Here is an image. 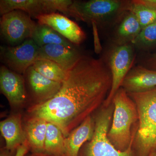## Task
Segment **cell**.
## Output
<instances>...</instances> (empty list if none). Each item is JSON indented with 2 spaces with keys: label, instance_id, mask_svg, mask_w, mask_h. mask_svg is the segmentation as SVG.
Masks as SVG:
<instances>
[{
  "label": "cell",
  "instance_id": "1",
  "mask_svg": "<svg viewBox=\"0 0 156 156\" xmlns=\"http://www.w3.org/2000/svg\"><path fill=\"white\" fill-rule=\"evenodd\" d=\"M109 68L102 59L83 55L68 72L59 92L44 103L27 109L60 128L65 137L103 105L112 86Z\"/></svg>",
  "mask_w": 156,
  "mask_h": 156
},
{
  "label": "cell",
  "instance_id": "2",
  "mask_svg": "<svg viewBox=\"0 0 156 156\" xmlns=\"http://www.w3.org/2000/svg\"><path fill=\"white\" fill-rule=\"evenodd\" d=\"M112 103L114 109L108 138L118 150L124 151L134 142L138 128V112L134 101L122 87Z\"/></svg>",
  "mask_w": 156,
  "mask_h": 156
},
{
  "label": "cell",
  "instance_id": "3",
  "mask_svg": "<svg viewBox=\"0 0 156 156\" xmlns=\"http://www.w3.org/2000/svg\"><path fill=\"white\" fill-rule=\"evenodd\" d=\"M128 93L136 104L139 118L133 149L137 156H149L156 150V87Z\"/></svg>",
  "mask_w": 156,
  "mask_h": 156
},
{
  "label": "cell",
  "instance_id": "4",
  "mask_svg": "<svg viewBox=\"0 0 156 156\" xmlns=\"http://www.w3.org/2000/svg\"><path fill=\"white\" fill-rule=\"evenodd\" d=\"M130 1L120 0L73 1L68 17L89 24L104 27L121 19L128 11Z\"/></svg>",
  "mask_w": 156,
  "mask_h": 156
},
{
  "label": "cell",
  "instance_id": "5",
  "mask_svg": "<svg viewBox=\"0 0 156 156\" xmlns=\"http://www.w3.org/2000/svg\"><path fill=\"white\" fill-rule=\"evenodd\" d=\"M114 106L112 103L101 106L94 117L95 128L92 139L83 146L79 156H137L131 144L124 151L118 150L108 138L111 125Z\"/></svg>",
  "mask_w": 156,
  "mask_h": 156
},
{
  "label": "cell",
  "instance_id": "6",
  "mask_svg": "<svg viewBox=\"0 0 156 156\" xmlns=\"http://www.w3.org/2000/svg\"><path fill=\"white\" fill-rule=\"evenodd\" d=\"M37 24L24 11H11L1 17V37L10 46H17L27 39L32 38Z\"/></svg>",
  "mask_w": 156,
  "mask_h": 156
},
{
  "label": "cell",
  "instance_id": "7",
  "mask_svg": "<svg viewBox=\"0 0 156 156\" xmlns=\"http://www.w3.org/2000/svg\"><path fill=\"white\" fill-rule=\"evenodd\" d=\"M71 0H1L0 14L2 15L14 10H20L31 18L59 11L68 17Z\"/></svg>",
  "mask_w": 156,
  "mask_h": 156
},
{
  "label": "cell",
  "instance_id": "8",
  "mask_svg": "<svg viewBox=\"0 0 156 156\" xmlns=\"http://www.w3.org/2000/svg\"><path fill=\"white\" fill-rule=\"evenodd\" d=\"M134 58V48L131 44L116 46L112 50L108 61L112 75L111 88L103 106L107 107L112 103L115 94L131 69Z\"/></svg>",
  "mask_w": 156,
  "mask_h": 156
},
{
  "label": "cell",
  "instance_id": "9",
  "mask_svg": "<svg viewBox=\"0 0 156 156\" xmlns=\"http://www.w3.org/2000/svg\"><path fill=\"white\" fill-rule=\"evenodd\" d=\"M40 47L32 39L16 46L1 47V60L13 71L23 75L37 60Z\"/></svg>",
  "mask_w": 156,
  "mask_h": 156
},
{
  "label": "cell",
  "instance_id": "10",
  "mask_svg": "<svg viewBox=\"0 0 156 156\" xmlns=\"http://www.w3.org/2000/svg\"><path fill=\"white\" fill-rule=\"evenodd\" d=\"M0 89L12 106H22L28 98L24 76L4 65L0 68Z\"/></svg>",
  "mask_w": 156,
  "mask_h": 156
},
{
  "label": "cell",
  "instance_id": "11",
  "mask_svg": "<svg viewBox=\"0 0 156 156\" xmlns=\"http://www.w3.org/2000/svg\"><path fill=\"white\" fill-rule=\"evenodd\" d=\"M30 97L34 104L44 103L53 98L59 92L62 83L51 80L39 73L32 66L23 75Z\"/></svg>",
  "mask_w": 156,
  "mask_h": 156
},
{
  "label": "cell",
  "instance_id": "12",
  "mask_svg": "<svg viewBox=\"0 0 156 156\" xmlns=\"http://www.w3.org/2000/svg\"><path fill=\"white\" fill-rule=\"evenodd\" d=\"M36 19L38 23L49 26L76 46L86 39V34L77 23L63 14L56 12L41 15Z\"/></svg>",
  "mask_w": 156,
  "mask_h": 156
},
{
  "label": "cell",
  "instance_id": "13",
  "mask_svg": "<svg viewBox=\"0 0 156 156\" xmlns=\"http://www.w3.org/2000/svg\"><path fill=\"white\" fill-rule=\"evenodd\" d=\"M83 55L78 48H69L61 45H47L39 48L37 60L48 59L54 62L68 72Z\"/></svg>",
  "mask_w": 156,
  "mask_h": 156
},
{
  "label": "cell",
  "instance_id": "14",
  "mask_svg": "<svg viewBox=\"0 0 156 156\" xmlns=\"http://www.w3.org/2000/svg\"><path fill=\"white\" fill-rule=\"evenodd\" d=\"M121 87L127 93L145 92L156 87V70L141 66L131 68Z\"/></svg>",
  "mask_w": 156,
  "mask_h": 156
},
{
  "label": "cell",
  "instance_id": "15",
  "mask_svg": "<svg viewBox=\"0 0 156 156\" xmlns=\"http://www.w3.org/2000/svg\"><path fill=\"white\" fill-rule=\"evenodd\" d=\"M95 128L94 117L90 116L65 137L64 156H79L83 146L92 139Z\"/></svg>",
  "mask_w": 156,
  "mask_h": 156
},
{
  "label": "cell",
  "instance_id": "16",
  "mask_svg": "<svg viewBox=\"0 0 156 156\" xmlns=\"http://www.w3.org/2000/svg\"><path fill=\"white\" fill-rule=\"evenodd\" d=\"M0 131L5 140V148L11 153L16 151L27 139L20 114L12 115L1 122Z\"/></svg>",
  "mask_w": 156,
  "mask_h": 156
},
{
  "label": "cell",
  "instance_id": "17",
  "mask_svg": "<svg viewBox=\"0 0 156 156\" xmlns=\"http://www.w3.org/2000/svg\"><path fill=\"white\" fill-rule=\"evenodd\" d=\"M142 27L133 13L128 11L121 18L115 33L116 46L131 44L137 36Z\"/></svg>",
  "mask_w": 156,
  "mask_h": 156
},
{
  "label": "cell",
  "instance_id": "18",
  "mask_svg": "<svg viewBox=\"0 0 156 156\" xmlns=\"http://www.w3.org/2000/svg\"><path fill=\"white\" fill-rule=\"evenodd\" d=\"M48 122L41 118L29 117L25 127L26 136L33 152H44Z\"/></svg>",
  "mask_w": 156,
  "mask_h": 156
},
{
  "label": "cell",
  "instance_id": "19",
  "mask_svg": "<svg viewBox=\"0 0 156 156\" xmlns=\"http://www.w3.org/2000/svg\"><path fill=\"white\" fill-rule=\"evenodd\" d=\"M31 39L40 48L47 45L58 44L69 48H77L76 45L69 41L52 27L38 23Z\"/></svg>",
  "mask_w": 156,
  "mask_h": 156
},
{
  "label": "cell",
  "instance_id": "20",
  "mask_svg": "<svg viewBox=\"0 0 156 156\" xmlns=\"http://www.w3.org/2000/svg\"><path fill=\"white\" fill-rule=\"evenodd\" d=\"M65 137L60 128L48 122L44 152L56 156H64Z\"/></svg>",
  "mask_w": 156,
  "mask_h": 156
},
{
  "label": "cell",
  "instance_id": "21",
  "mask_svg": "<svg viewBox=\"0 0 156 156\" xmlns=\"http://www.w3.org/2000/svg\"><path fill=\"white\" fill-rule=\"evenodd\" d=\"M32 66L37 72L51 80L62 83L67 78L68 72L54 62L48 59H37Z\"/></svg>",
  "mask_w": 156,
  "mask_h": 156
},
{
  "label": "cell",
  "instance_id": "22",
  "mask_svg": "<svg viewBox=\"0 0 156 156\" xmlns=\"http://www.w3.org/2000/svg\"><path fill=\"white\" fill-rule=\"evenodd\" d=\"M128 11L134 14L142 29L156 21V10L147 8L136 0L130 1Z\"/></svg>",
  "mask_w": 156,
  "mask_h": 156
},
{
  "label": "cell",
  "instance_id": "23",
  "mask_svg": "<svg viewBox=\"0 0 156 156\" xmlns=\"http://www.w3.org/2000/svg\"><path fill=\"white\" fill-rule=\"evenodd\" d=\"M131 44L140 50H146L156 45V21L142 29Z\"/></svg>",
  "mask_w": 156,
  "mask_h": 156
},
{
  "label": "cell",
  "instance_id": "24",
  "mask_svg": "<svg viewBox=\"0 0 156 156\" xmlns=\"http://www.w3.org/2000/svg\"><path fill=\"white\" fill-rule=\"evenodd\" d=\"M30 149V144L28 140L26 139L21 145L17 148L15 156H25Z\"/></svg>",
  "mask_w": 156,
  "mask_h": 156
},
{
  "label": "cell",
  "instance_id": "25",
  "mask_svg": "<svg viewBox=\"0 0 156 156\" xmlns=\"http://www.w3.org/2000/svg\"><path fill=\"white\" fill-rule=\"evenodd\" d=\"M147 68L156 70V52L151 55L146 60Z\"/></svg>",
  "mask_w": 156,
  "mask_h": 156
},
{
  "label": "cell",
  "instance_id": "26",
  "mask_svg": "<svg viewBox=\"0 0 156 156\" xmlns=\"http://www.w3.org/2000/svg\"><path fill=\"white\" fill-rule=\"evenodd\" d=\"M137 2L148 9L156 10V0H136Z\"/></svg>",
  "mask_w": 156,
  "mask_h": 156
},
{
  "label": "cell",
  "instance_id": "27",
  "mask_svg": "<svg viewBox=\"0 0 156 156\" xmlns=\"http://www.w3.org/2000/svg\"><path fill=\"white\" fill-rule=\"evenodd\" d=\"M0 156H13V155H12V153L5 148L1 149Z\"/></svg>",
  "mask_w": 156,
  "mask_h": 156
},
{
  "label": "cell",
  "instance_id": "28",
  "mask_svg": "<svg viewBox=\"0 0 156 156\" xmlns=\"http://www.w3.org/2000/svg\"><path fill=\"white\" fill-rule=\"evenodd\" d=\"M28 156H56L44 152H33Z\"/></svg>",
  "mask_w": 156,
  "mask_h": 156
},
{
  "label": "cell",
  "instance_id": "29",
  "mask_svg": "<svg viewBox=\"0 0 156 156\" xmlns=\"http://www.w3.org/2000/svg\"><path fill=\"white\" fill-rule=\"evenodd\" d=\"M149 156H156V150L152 152Z\"/></svg>",
  "mask_w": 156,
  "mask_h": 156
}]
</instances>
